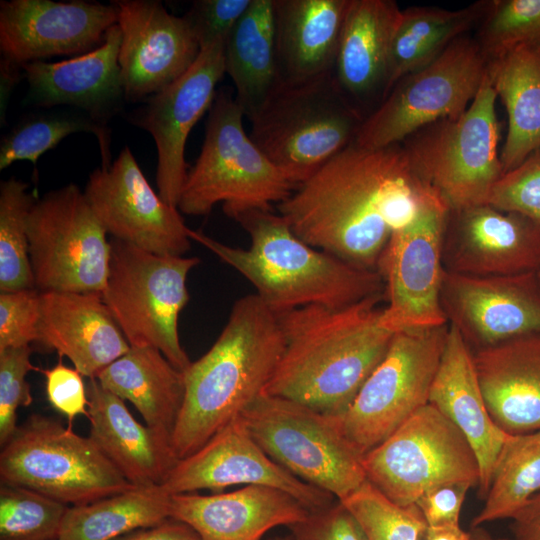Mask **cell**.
Here are the masks:
<instances>
[{
  "label": "cell",
  "instance_id": "1",
  "mask_svg": "<svg viewBox=\"0 0 540 540\" xmlns=\"http://www.w3.org/2000/svg\"><path fill=\"white\" fill-rule=\"evenodd\" d=\"M436 193L400 143L369 149L353 141L300 183L277 210L310 246L377 271L393 233Z\"/></svg>",
  "mask_w": 540,
  "mask_h": 540
},
{
  "label": "cell",
  "instance_id": "2",
  "mask_svg": "<svg viewBox=\"0 0 540 540\" xmlns=\"http://www.w3.org/2000/svg\"><path fill=\"white\" fill-rule=\"evenodd\" d=\"M385 294L352 305H309L278 315L284 350L265 394L330 417L346 412L385 357L393 336L381 326Z\"/></svg>",
  "mask_w": 540,
  "mask_h": 540
},
{
  "label": "cell",
  "instance_id": "3",
  "mask_svg": "<svg viewBox=\"0 0 540 540\" xmlns=\"http://www.w3.org/2000/svg\"><path fill=\"white\" fill-rule=\"evenodd\" d=\"M284 344L278 315L256 294L235 301L214 344L183 372L184 401L171 439L178 460L201 448L263 394Z\"/></svg>",
  "mask_w": 540,
  "mask_h": 540
},
{
  "label": "cell",
  "instance_id": "4",
  "mask_svg": "<svg viewBox=\"0 0 540 540\" xmlns=\"http://www.w3.org/2000/svg\"><path fill=\"white\" fill-rule=\"evenodd\" d=\"M235 220L249 233L248 248L229 246L192 229L190 239L244 276L276 314L309 305L341 308L385 294L378 271L310 246L278 213L250 210Z\"/></svg>",
  "mask_w": 540,
  "mask_h": 540
},
{
  "label": "cell",
  "instance_id": "5",
  "mask_svg": "<svg viewBox=\"0 0 540 540\" xmlns=\"http://www.w3.org/2000/svg\"><path fill=\"white\" fill-rule=\"evenodd\" d=\"M208 111L201 152L187 173L178 210L202 216L223 202L224 213L235 219L286 200L296 186L245 132V113L233 94L218 90Z\"/></svg>",
  "mask_w": 540,
  "mask_h": 540
},
{
  "label": "cell",
  "instance_id": "6",
  "mask_svg": "<svg viewBox=\"0 0 540 540\" xmlns=\"http://www.w3.org/2000/svg\"><path fill=\"white\" fill-rule=\"evenodd\" d=\"M249 119L252 141L296 187L355 141L364 120L331 73L279 84Z\"/></svg>",
  "mask_w": 540,
  "mask_h": 540
},
{
  "label": "cell",
  "instance_id": "7",
  "mask_svg": "<svg viewBox=\"0 0 540 540\" xmlns=\"http://www.w3.org/2000/svg\"><path fill=\"white\" fill-rule=\"evenodd\" d=\"M103 300L131 347L151 346L184 372L178 319L189 301L186 280L197 257L162 256L111 238Z\"/></svg>",
  "mask_w": 540,
  "mask_h": 540
},
{
  "label": "cell",
  "instance_id": "8",
  "mask_svg": "<svg viewBox=\"0 0 540 540\" xmlns=\"http://www.w3.org/2000/svg\"><path fill=\"white\" fill-rule=\"evenodd\" d=\"M497 95L486 71L468 108L408 137L403 147L419 176L450 209L488 203L504 174L498 154Z\"/></svg>",
  "mask_w": 540,
  "mask_h": 540
},
{
  "label": "cell",
  "instance_id": "9",
  "mask_svg": "<svg viewBox=\"0 0 540 540\" xmlns=\"http://www.w3.org/2000/svg\"><path fill=\"white\" fill-rule=\"evenodd\" d=\"M0 477L72 506L134 488L89 437L41 414L27 418L2 446Z\"/></svg>",
  "mask_w": 540,
  "mask_h": 540
},
{
  "label": "cell",
  "instance_id": "10",
  "mask_svg": "<svg viewBox=\"0 0 540 540\" xmlns=\"http://www.w3.org/2000/svg\"><path fill=\"white\" fill-rule=\"evenodd\" d=\"M240 417L270 458L337 501L367 481L362 455L345 437L336 417L265 393Z\"/></svg>",
  "mask_w": 540,
  "mask_h": 540
},
{
  "label": "cell",
  "instance_id": "11",
  "mask_svg": "<svg viewBox=\"0 0 540 540\" xmlns=\"http://www.w3.org/2000/svg\"><path fill=\"white\" fill-rule=\"evenodd\" d=\"M27 234L39 292H104L110 241L77 185L68 184L37 199L27 219Z\"/></svg>",
  "mask_w": 540,
  "mask_h": 540
},
{
  "label": "cell",
  "instance_id": "12",
  "mask_svg": "<svg viewBox=\"0 0 540 540\" xmlns=\"http://www.w3.org/2000/svg\"><path fill=\"white\" fill-rule=\"evenodd\" d=\"M366 480L396 505H413L448 483L479 485L480 469L461 431L428 403L362 456Z\"/></svg>",
  "mask_w": 540,
  "mask_h": 540
},
{
  "label": "cell",
  "instance_id": "13",
  "mask_svg": "<svg viewBox=\"0 0 540 540\" xmlns=\"http://www.w3.org/2000/svg\"><path fill=\"white\" fill-rule=\"evenodd\" d=\"M448 327L445 324L395 333L383 360L346 412L336 417L360 455L385 441L429 403Z\"/></svg>",
  "mask_w": 540,
  "mask_h": 540
},
{
  "label": "cell",
  "instance_id": "14",
  "mask_svg": "<svg viewBox=\"0 0 540 540\" xmlns=\"http://www.w3.org/2000/svg\"><path fill=\"white\" fill-rule=\"evenodd\" d=\"M487 60L463 35L429 65L401 78L366 116L355 143L378 149L405 141L422 128L460 116L476 96Z\"/></svg>",
  "mask_w": 540,
  "mask_h": 540
},
{
  "label": "cell",
  "instance_id": "15",
  "mask_svg": "<svg viewBox=\"0 0 540 540\" xmlns=\"http://www.w3.org/2000/svg\"><path fill=\"white\" fill-rule=\"evenodd\" d=\"M449 209L438 193L430 196L411 221L393 233L380 258L377 271L385 282L387 302L380 324L392 333L448 324L440 292Z\"/></svg>",
  "mask_w": 540,
  "mask_h": 540
},
{
  "label": "cell",
  "instance_id": "16",
  "mask_svg": "<svg viewBox=\"0 0 540 540\" xmlns=\"http://www.w3.org/2000/svg\"><path fill=\"white\" fill-rule=\"evenodd\" d=\"M84 193L112 238L162 256L190 250L191 229L181 212L155 193L127 146L89 175Z\"/></svg>",
  "mask_w": 540,
  "mask_h": 540
},
{
  "label": "cell",
  "instance_id": "17",
  "mask_svg": "<svg viewBox=\"0 0 540 540\" xmlns=\"http://www.w3.org/2000/svg\"><path fill=\"white\" fill-rule=\"evenodd\" d=\"M218 40L201 49L194 64L176 81L146 100L131 123L151 134L157 149L158 194L177 207L187 177L185 146L198 120L209 110L225 74L224 46Z\"/></svg>",
  "mask_w": 540,
  "mask_h": 540
},
{
  "label": "cell",
  "instance_id": "18",
  "mask_svg": "<svg viewBox=\"0 0 540 540\" xmlns=\"http://www.w3.org/2000/svg\"><path fill=\"white\" fill-rule=\"evenodd\" d=\"M263 485L283 490L310 512L330 506L334 497L310 485L270 458L241 417L224 426L201 448L177 461L161 487L170 495Z\"/></svg>",
  "mask_w": 540,
  "mask_h": 540
},
{
  "label": "cell",
  "instance_id": "19",
  "mask_svg": "<svg viewBox=\"0 0 540 540\" xmlns=\"http://www.w3.org/2000/svg\"><path fill=\"white\" fill-rule=\"evenodd\" d=\"M440 303L474 351L540 333L537 272L478 277L444 271Z\"/></svg>",
  "mask_w": 540,
  "mask_h": 540
},
{
  "label": "cell",
  "instance_id": "20",
  "mask_svg": "<svg viewBox=\"0 0 540 540\" xmlns=\"http://www.w3.org/2000/svg\"><path fill=\"white\" fill-rule=\"evenodd\" d=\"M122 33L119 66L129 102L146 101L180 78L201 47L184 17L158 0H116Z\"/></svg>",
  "mask_w": 540,
  "mask_h": 540
},
{
  "label": "cell",
  "instance_id": "21",
  "mask_svg": "<svg viewBox=\"0 0 540 540\" xmlns=\"http://www.w3.org/2000/svg\"><path fill=\"white\" fill-rule=\"evenodd\" d=\"M117 22L113 1H1L0 51L20 66L52 56H79L102 45Z\"/></svg>",
  "mask_w": 540,
  "mask_h": 540
},
{
  "label": "cell",
  "instance_id": "22",
  "mask_svg": "<svg viewBox=\"0 0 540 540\" xmlns=\"http://www.w3.org/2000/svg\"><path fill=\"white\" fill-rule=\"evenodd\" d=\"M444 270L469 276H510L540 269V224L489 203L449 209Z\"/></svg>",
  "mask_w": 540,
  "mask_h": 540
},
{
  "label": "cell",
  "instance_id": "23",
  "mask_svg": "<svg viewBox=\"0 0 540 540\" xmlns=\"http://www.w3.org/2000/svg\"><path fill=\"white\" fill-rule=\"evenodd\" d=\"M121 42V29L116 24L107 32L104 43L91 52L60 62L24 64L28 89L23 104L40 108L73 106L105 125L125 101L118 61Z\"/></svg>",
  "mask_w": 540,
  "mask_h": 540
},
{
  "label": "cell",
  "instance_id": "24",
  "mask_svg": "<svg viewBox=\"0 0 540 540\" xmlns=\"http://www.w3.org/2000/svg\"><path fill=\"white\" fill-rule=\"evenodd\" d=\"M310 511L289 493L247 485L212 495H171L170 518L192 527L202 540H261L278 526H294Z\"/></svg>",
  "mask_w": 540,
  "mask_h": 540
},
{
  "label": "cell",
  "instance_id": "25",
  "mask_svg": "<svg viewBox=\"0 0 540 540\" xmlns=\"http://www.w3.org/2000/svg\"><path fill=\"white\" fill-rule=\"evenodd\" d=\"M40 293L38 343L68 357L82 376L96 378L130 349L102 294Z\"/></svg>",
  "mask_w": 540,
  "mask_h": 540
},
{
  "label": "cell",
  "instance_id": "26",
  "mask_svg": "<svg viewBox=\"0 0 540 540\" xmlns=\"http://www.w3.org/2000/svg\"><path fill=\"white\" fill-rule=\"evenodd\" d=\"M429 403L448 418L471 445L480 469L479 495L485 498L496 460L511 435L501 430L490 416L473 352L451 324L430 389Z\"/></svg>",
  "mask_w": 540,
  "mask_h": 540
},
{
  "label": "cell",
  "instance_id": "27",
  "mask_svg": "<svg viewBox=\"0 0 540 540\" xmlns=\"http://www.w3.org/2000/svg\"><path fill=\"white\" fill-rule=\"evenodd\" d=\"M472 352L495 424L509 435L540 431V333Z\"/></svg>",
  "mask_w": 540,
  "mask_h": 540
},
{
  "label": "cell",
  "instance_id": "28",
  "mask_svg": "<svg viewBox=\"0 0 540 540\" xmlns=\"http://www.w3.org/2000/svg\"><path fill=\"white\" fill-rule=\"evenodd\" d=\"M89 438L134 487L161 485L177 463L171 440L139 423L124 400L87 383Z\"/></svg>",
  "mask_w": 540,
  "mask_h": 540
},
{
  "label": "cell",
  "instance_id": "29",
  "mask_svg": "<svg viewBox=\"0 0 540 540\" xmlns=\"http://www.w3.org/2000/svg\"><path fill=\"white\" fill-rule=\"evenodd\" d=\"M401 12L393 0H350L331 74L356 110L357 102L379 93L382 101L385 98L391 45Z\"/></svg>",
  "mask_w": 540,
  "mask_h": 540
},
{
  "label": "cell",
  "instance_id": "30",
  "mask_svg": "<svg viewBox=\"0 0 540 540\" xmlns=\"http://www.w3.org/2000/svg\"><path fill=\"white\" fill-rule=\"evenodd\" d=\"M350 0H273L280 84L332 73Z\"/></svg>",
  "mask_w": 540,
  "mask_h": 540
},
{
  "label": "cell",
  "instance_id": "31",
  "mask_svg": "<svg viewBox=\"0 0 540 540\" xmlns=\"http://www.w3.org/2000/svg\"><path fill=\"white\" fill-rule=\"evenodd\" d=\"M96 378L102 387L133 404L147 426L172 439L184 401V373L159 349L130 346Z\"/></svg>",
  "mask_w": 540,
  "mask_h": 540
},
{
  "label": "cell",
  "instance_id": "32",
  "mask_svg": "<svg viewBox=\"0 0 540 540\" xmlns=\"http://www.w3.org/2000/svg\"><path fill=\"white\" fill-rule=\"evenodd\" d=\"M487 72L508 117L500 153L506 173L540 148V48H514L488 61Z\"/></svg>",
  "mask_w": 540,
  "mask_h": 540
},
{
  "label": "cell",
  "instance_id": "33",
  "mask_svg": "<svg viewBox=\"0 0 540 540\" xmlns=\"http://www.w3.org/2000/svg\"><path fill=\"white\" fill-rule=\"evenodd\" d=\"M225 73L245 116H252L279 86L273 0L251 3L226 38Z\"/></svg>",
  "mask_w": 540,
  "mask_h": 540
},
{
  "label": "cell",
  "instance_id": "34",
  "mask_svg": "<svg viewBox=\"0 0 540 540\" xmlns=\"http://www.w3.org/2000/svg\"><path fill=\"white\" fill-rule=\"evenodd\" d=\"M485 3L458 10H402L391 45L386 95L401 78L432 63L452 42L465 35L482 18Z\"/></svg>",
  "mask_w": 540,
  "mask_h": 540
},
{
  "label": "cell",
  "instance_id": "35",
  "mask_svg": "<svg viewBox=\"0 0 540 540\" xmlns=\"http://www.w3.org/2000/svg\"><path fill=\"white\" fill-rule=\"evenodd\" d=\"M171 495L161 485L134 487L68 507L57 540H115L170 519Z\"/></svg>",
  "mask_w": 540,
  "mask_h": 540
},
{
  "label": "cell",
  "instance_id": "36",
  "mask_svg": "<svg viewBox=\"0 0 540 540\" xmlns=\"http://www.w3.org/2000/svg\"><path fill=\"white\" fill-rule=\"evenodd\" d=\"M540 492V431L511 435L493 469L485 503L471 528L512 519Z\"/></svg>",
  "mask_w": 540,
  "mask_h": 540
},
{
  "label": "cell",
  "instance_id": "37",
  "mask_svg": "<svg viewBox=\"0 0 540 540\" xmlns=\"http://www.w3.org/2000/svg\"><path fill=\"white\" fill-rule=\"evenodd\" d=\"M78 132L92 133L97 137L101 166H109L110 137L105 125L95 122L85 113L58 110L29 115L3 137L0 169L19 160H28L36 165L43 153L54 149L68 135Z\"/></svg>",
  "mask_w": 540,
  "mask_h": 540
},
{
  "label": "cell",
  "instance_id": "38",
  "mask_svg": "<svg viewBox=\"0 0 540 540\" xmlns=\"http://www.w3.org/2000/svg\"><path fill=\"white\" fill-rule=\"evenodd\" d=\"M35 197L29 184L11 177L0 184V292L34 289L27 219Z\"/></svg>",
  "mask_w": 540,
  "mask_h": 540
},
{
  "label": "cell",
  "instance_id": "39",
  "mask_svg": "<svg viewBox=\"0 0 540 540\" xmlns=\"http://www.w3.org/2000/svg\"><path fill=\"white\" fill-rule=\"evenodd\" d=\"M67 508L34 490L1 483L0 540H57Z\"/></svg>",
  "mask_w": 540,
  "mask_h": 540
},
{
  "label": "cell",
  "instance_id": "40",
  "mask_svg": "<svg viewBox=\"0 0 540 540\" xmlns=\"http://www.w3.org/2000/svg\"><path fill=\"white\" fill-rule=\"evenodd\" d=\"M479 47L487 62L520 46L540 48V0L485 3Z\"/></svg>",
  "mask_w": 540,
  "mask_h": 540
},
{
  "label": "cell",
  "instance_id": "41",
  "mask_svg": "<svg viewBox=\"0 0 540 540\" xmlns=\"http://www.w3.org/2000/svg\"><path fill=\"white\" fill-rule=\"evenodd\" d=\"M340 502L359 522L368 540H421L427 528L416 504L396 505L368 481Z\"/></svg>",
  "mask_w": 540,
  "mask_h": 540
},
{
  "label": "cell",
  "instance_id": "42",
  "mask_svg": "<svg viewBox=\"0 0 540 540\" xmlns=\"http://www.w3.org/2000/svg\"><path fill=\"white\" fill-rule=\"evenodd\" d=\"M31 348L24 346L0 351V444L16 431L17 410L32 403L27 374L39 370L30 361Z\"/></svg>",
  "mask_w": 540,
  "mask_h": 540
},
{
  "label": "cell",
  "instance_id": "43",
  "mask_svg": "<svg viewBox=\"0 0 540 540\" xmlns=\"http://www.w3.org/2000/svg\"><path fill=\"white\" fill-rule=\"evenodd\" d=\"M488 203L540 224V148L502 175L491 190Z\"/></svg>",
  "mask_w": 540,
  "mask_h": 540
},
{
  "label": "cell",
  "instance_id": "44",
  "mask_svg": "<svg viewBox=\"0 0 540 540\" xmlns=\"http://www.w3.org/2000/svg\"><path fill=\"white\" fill-rule=\"evenodd\" d=\"M40 295L36 288L0 293V351L39 342Z\"/></svg>",
  "mask_w": 540,
  "mask_h": 540
},
{
  "label": "cell",
  "instance_id": "45",
  "mask_svg": "<svg viewBox=\"0 0 540 540\" xmlns=\"http://www.w3.org/2000/svg\"><path fill=\"white\" fill-rule=\"evenodd\" d=\"M251 0H196L183 16L201 49L226 40Z\"/></svg>",
  "mask_w": 540,
  "mask_h": 540
},
{
  "label": "cell",
  "instance_id": "46",
  "mask_svg": "<svg viewBox=\"0 0 540 540\" xmlns=\"http://www.w3.org/2000/svg\"><path fill=\"white\" fill-rule=\"evenodd\" d=\"M290 529L292 540H368L359 522L340 501L310 512Z\"/></svg>",
  "mask_w": 540,
  "mask_h": 540
},
{
  "label": "cell",
  "instance_id": "47",
  "mask_svg": "<svg viewBox=\"0 0 540 540\" xmlns=\"http://www.w3.org/2000/svg\"><path fill=\"white\" fill-rule=\"evenodd\" d=\"M39 371L45 376L47 399L56 411L70 422L79 415L88 417L87 385L75 368L67 367L59 360L54 367Z\"/></svg>",
  "mask_w": 540,
  "mask_h": 540
},
{
  "label": "cell",
  "instance_id": "48",
  "mask_svg": "<svg viewBox=\"0 0 540 540\" xmlns=\"http://www.w3.org/2000/svg\"><path fill=\"white\" fill-rule=\"evenodd\" d=\"M468 483H448L426 491L415 503L428 526L459 524V516Z\"/></svg>",
  "mask_w": 540,
  "mask_h": 540
},
{
  "label": "cell",
  "instance_id": "49",
  "mask_svg": "<svg viewBox=\"0 0 540 540\" xmlns=\"http://www.w3.org/2000/svg\"><path fill=\"white\" fill-rule=\"evenodd\" d=\"M115 540H202L198 533L184 522L168 519L158 525L139 529Z\"/></svg>",
  "mask_w": 540,
  "mask_h": 540
},
{
  "label": "cell",
  "instance_id": "50",
  "mask_svg": "<svg viewBox=\"0 0 540 540\" xmlns=\"http://www.w3.org/2000/svg\"><path fill=\"white\" fill-rule=\"evenodd\" d=\"M511 520L514 540H540V492L528 500Z\"/></svg>",
  "mask_w": 540,
  "mask_h": 540
},
{
  "label": "cell",
  "instance_id": "51",
  "mask_svg": "<svg viewBox=\"0 0 540 540\" xmlns=\"http://www.w3.org/2000/svg\"><path fill=\"white\" fill-rule=\"evenodd\" d=\"M0 79H1V125L5 118L7 102L9 96L22 77H25L23 66H20L12 61L1 58L0 61Z\"/></svg>",
  "mask_w": 540,
  "mask_h": 540
},
{
  "label": "cell",
  "instance_id": "52",
  "mask_svg": "<svg viewBox=\"0 0 540 540\" xmlns=\"http://www.w3.org/2000/svg\"><path fill=\"white\" fill-rule=\"evenodd\" d=\"M470 532L464 531L459 524L428 526L421 540H469Z\"/></svg>",
  "mask_w": 540,
  "mask_h": 540
},
{
  "label": "cell",
  "instance_id": "53",
  "mask_svg": "<svg viewBox=\"0 0 540 540\" xmlns=\"http://www.w3.org/2000/svg\"><path fill=\"white\" fill-rule=\"evenodd\" d=\"M469 540H510L506 538H494L481 527L472 528Z\"/></svg>",
  "mask_w": 540,
  "mask_h": 540
},
{
  "label": "cell",
  "instance_id": "54",
  "mask_svg": "<svg viewBox=\"0 0 540 540\" xmlns=\"http://www.w3.org/2000/svg\"><path fill=\"white\" fill-rule=\"evenodd\" d=\"M270 540H292L290 536L288 537H276V538H272Z\"/></svg>",
  "mask_w": 540,
  "mask_h": 540
},
{
  "label": "cell",
  "instance_id": "55",
  "mask_svg": "<svg viewBox=\"0 0 540 540\" xmlns=\"http://www.w3.org/2000/svg\"><path fill=\"white\" fill-rule=\"evenodd\" d=\"M537 279H538V284L540 288V269L537 271Z\"/></svg>",
  "mask_w": 540,
  "mask_h": 540
}]
</instances>
